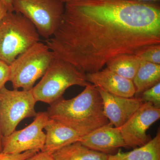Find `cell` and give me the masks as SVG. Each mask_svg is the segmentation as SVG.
<instances>
[{
	"instance_id": "obj_2",
	"label": "cell",
	"mask_w": 160,
	"mask_h": 160,
	"mask_svg": "<svg viewBox=\"0 0 160 160\" xmlns=\"http://www.w3.org/2000/svg\"><path fill=\"white\" fill-rule=\"evenodd\" d=\"M46 112L49 118L60 121L85 134L109 123L97 88L89 82L75 97L67 100L62 98L49 105Z\"/></svg>"
},
{
	"instance_id": "obj_11",
	"label": "cell",
	"mask_w": 160,
	"mask_h": 160,
	"mask_svg": "<svg viewBox=\"0 0 160 160\" xmlns=\"http://www.w3.org/2000/svg\"><path fill=\"white\" fill-rule=\"evenodd\" d=\"M97 88L102 101L104 114L117 128L122 126L143 103L139 98L118 96Z\"/></svg>"
},
{
	"instance_id": "obj_22",
	"label": "cell",
	"mask_w": 160,
	"mask_h": 160,
	"mask_svg": "<svg viewBox=\"0 0 160 160\" xmlns=\"http://www.w3.org/2000/svg\"><path fill=\"white\" fill-rule=\"evenodd\" d=\"M26 160H55L53 154L46 151H39Z\"/></svg>"
},
{
	"instance_id": "obj_26",
	"label": "cell",
	"mask_w": 160,
	"mask_h": 160,
	"mask_svg": "<svg viewBox=\"0 0 160 160\" xmlns=\"http://www.w3.org/2000/svg\"><path fill=\"white\" fill-rule=\"evenodd\" d=\"M3 136L2 135V131H1V125H0V152H2V139Z\"/></svg>"
},
{
	"instance_id": "obj_20",
	"label": "cell",
	"mask_w": 160,
	"mask_h": 160,
	"mask_svg": "<svg viewBox=\"0 0 160 160\" xmlns=\"http://www.w3.org/2000/svg\"><path fill=\"white\" fill-rule=\"evenodd\" d=\"M38 150H31L18 154H11L0 152V160H26L32 155L39 151Z\"/></svg>"
},
{
	"instance_id": "obj_18",
	"label": "cell",
	"mask_w": 160,
	"mask_h": 160,
	"mask_svg": "<svg viewBox=\"0 0 160 160\" xmlns=\"http://www.w3.org/2000/svg\"><path fill=\"white\" fill-rule=\"evenodd\" d=\"M141 60L160 65V44L146 46L135 53Z\"/></svg>"
},
{
	"instance_id": "obj_15",
	"label": "cell",
	"mask_w": 160,
	"mask_h": 160,
	"mask_svg": "<svg viewBox=\"0 0 160 160\" xmlns=\"http://www.w3.org/2000/svg\"><path fill=\"white\" fill-rule=\"evenodd\" d=\"M135 98L160 82V65L141 60L139 67L132 80Z\"/></svg>"
},
{
	"instance_id": "obj_10",
	"label": "cell",
	"mask_w": 160,
	"mask_h": 160,
	"mask_svg": "<svg viewBox=\"0 0 160 160\" xmlns=\"http://www.w3.org/2000/svg\"><path fill=\"white\" fill-rule=\"evenodd\" d=\"M79 142L89 149L109 155L121 148H127L119 128L110 123L85 134Z\"/></svg>"
},
{
	"instance_id": "obj_6",
	"label": "cell",
	"mask_w": 160,
	"mask_h": 160,
	"mask_svg": "<svg viewBox=\"0 0 160 160\" xmlns=\"http://www.w3.org/2000/svg\"><path fill=\"white\" fill-rule=\"evenodd\" d=\"M12 5L13 11L29 20L46 40L55 32L64 12L62 0H12Z\"/></svg>"
},
{
	"instance_id": "obj_5",
	"label": "cell",
	"mask_w": 160,
	"mask_h": 160,
	"mask_svg": "<svg viewBox=\"0 0 160 160\" xmlns=\"http://www.w3.org/2000/svg\"><path fill=\"white\" fill-rule=\"evenodd\" d=\"M55 57L46 44L38 42L20 54L9 65L13 89L30 90L43 76Z\"/></svg>"
},
{
	"instance_id": "obj_1",
	"label": "cell",
	"mask_w": 160,
	"mask_h": 160,
	"mask_svg": "<svg viewBox=\"0 0 160 160\" xmlns=\"http://www.w3.org/2000/svg\"><path fill=\"white\" fill-rule=\"evenodd\" d=\"M64 12L46 44L85 73L118 56L160 44V7L130 0H62Z\"/></svg>"
},
{
	"instance_id": "obj_12",
	"label": "cell",
	"mask_w": 160,
	"mask_h": 160,
	"mask_svg": "<svg viewBox=\"0 0 160 160\" xmlns=\"http://www.w3.org/2000/svg\"><path fill=\"white\" fill-rule=\"evenodd\" d=\"M86 80L96 87L110 94L125 98H132L135 94L132 80L119 75L106 67L99 71L86 73Z\"/></svg>"
},
{
	"instance_id": "obj_17",
	"label": "cell",
	"mask_w": 160,
	"mask_h": 160,
	"mask_svg": "<svg viewBox=\"0 0 160 160\" xmlns=\"http://www.w3.org/2000/svg\"><path fill=\"white\" fill-rule=\"evenodd\" d=\"M141 62V60L136 54H122L109 60L106 66L115 73L132 81Z\"/></svg>"
},
{
	"instance_id": "obj_25",
	"label": "cell",
	"mask_w": 160,
	"mask_h": 160,
	"mask_svg": "<svg viewBox=\"0 0 160 160\" xmlns=\"http://www.w3.org/2000/svg\"><path fill=\"white\" fill-rule=\"evenodd\" d=\"M130 1H136V2H142L146 3H156L160 0H130Z\"/></svg>"
},
{
	"instance_id": "obj_14",
	"label": "cell",
	"mask_w": 160,
	"mask_h": 160,
	"mask_svg": "<svg viewBox=\"0 0 160 160\" xmlns=\"http://www.w3.org/2000/svg\"><path fill=\"white\" fill-rule=\"evenodd\" d=\"M107 160H160V132L144 146L124 152L119 149L114 154L108 155Z\"/></svg>"
},
{
	"instance_id": "obj_9",
	"label": "cell",
	"mask_w": 160,
	"mask_h": 160,
	"mask_svg": "<svg viewBox=\"0 0 160 160\" xmlns=\"http://www.w3.org/2000/svg\"><path fill=\"white\" fill-rule=\"evenodd\" d=\"M160 118L159 108L151 103L143 102L129 120L119 128L127 148L135 149L148 143L151 139L146 131Z\"/></svg>"
},
{
	"instance_id": "obj_7",
	"label": "cell",
	"mask_w": 160,
	"mask_h": 160,
	"mask_svg": "<svg viewBox=\"0 0 160 160\" xmlns=\"http://www.w3.org/2000/svg\"><path fill=\"white\" fill-rule=\"evenodd\" d=\"M36 102L32 89L9 90L4 87L0 90V125L3 137L12 133L24 119L36 116Z\"/></svg>"
},
{
	"instance_id": "obj_13",
	"label": "cell",
	"mask_w": 160,
	"mask_h": 160,
	"mask_svg": "<svg viewBox=\"0 0 160 160\" xmlns=\"http://www.w3.org/2000/svg\"><path fill=\"white\" fill-rule=\"evenodd\" d=\"M46 138L41 151L53 153L55 152L76 142L85 134L58 120L49 118L44 128Z\"/></svg>"
},
{
	"instance_id": "obj_16",
	"label": "cell",
	"mask_w": 160,
	"mask_h": 160,
	"mask_svg": "<svg viewBox=\"0 0 160 160\" xmlns=\"http://www.w3.org/2000/svg\"><path fill=\"white\" fill-rule=\"evenodd\" d=\"M55 160H107L108 155L89 149L79 142L59 149L53 153Z\"/></svg>"
},
{
	"instance_id": "obj_19",
	"label": "cell",
	"mask_w": 160,
	"mask_h": 160,
	"mask_svg": "<svg viewBox=\"0 0 160 160\" xmlns=\"http://www.w3.org/2000/svg\"><path fill=\"white\" fill-rule=\"evenodd\" d=\"M138 98L143 102L151 103L160 109V82L143 92Z\"/></svg>"
},
{
	"instance_id": "obj_8",
	"label": "cell",
	"mask_w": 160,
	"mask_h": 160,
	"mask_svg": "<svg viewBox=\"0 0 160 160\" xmlns=\"http://www.w3.org/2000/svg\"><path fill=\"white\" fill-rule=\"evenodd\" d=\"M49 119L46 112H37L33 122L24 129L15 130L2 139V152L18 154L31 150L41 151L45 145L43 131Z\"/></svg>"
},
{
	"instance_id": "obj_4",
	"label": "cell",
	"mask_w": 160,
	"mask_h": 160,
	"mask_svg": "<svg viewBox=\"0 0 160 160\" xmlns=\"http://www.w3.org/2000/svg\"><path fill=\"white\" fill-rule=\"evenodd\" d=\"M86 74L68 62L55 57L41 81L32 89L37 102L50 104L61 98L71 86L85 87Z\"/></svg>"
},
{
	"instance_id": "obj_23",
	"label": "cell",
	"mask_w": 160,
	"mask_h": 160,
	"mask_svg": "<svg viewBox=\"0 0 160 160\" xmlns=\"http://www.w3.org/2000/svg\"><path fill=\"white\" fill-rule=\"evenodd\" d=\"M9 10L3 0H0V22L5 18Z\"/></svg>"
},
{
	"instance_id": "obj_21",
	"label": "cell",
	"mask_w": 160,
	"mask_h": 160,
	"mask_svg": "<svg viewBox=\"0 0 160 160\" xmlns=\"http://www.w3.org/2000/svg\"><path fill=\"white\" fill-rule=\"evenodd\" d=\"M9 65L0 60V90L5 87L7 82H9Z\"/></svg>"
},
{
	"instance_id": "obj_24",
	"label": "cell",
	"mask_w": 160,
	"mask_h": 160,
	"mask_svg": "<svg viewBox=\"0 0 160 160\" xmlns=\"http://www.w3.org/2000/svg\"><path fill=\"white\" fill-rule=\"evenodd\" d=\"M6 4L9 12H13L12 5V0H3Z\"/></svg>"
},
{
	"instance_id": "obj_3",
	"label": "cell",
	"mask_w": 160,
	"mask_h": 160,
	"mask_svg": "<svg viewBox=\"0 0 160 160\" xmlns=\"http://www.w3.org/2000/svg\"><path fill=\"white\" fill-rule=\"evenodd\" d=\"M40 41V35L29 20L21 13L8 12L0 22V60L9 65Z\"/></svg>"
}]
</instances>
